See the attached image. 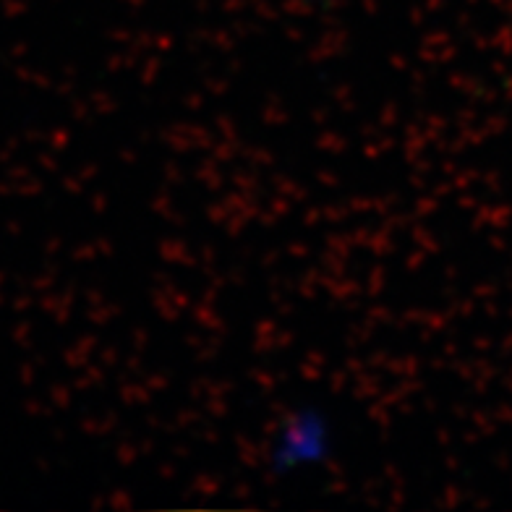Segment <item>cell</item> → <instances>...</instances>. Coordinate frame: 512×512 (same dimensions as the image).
<instances>
[{"mask_svg": "<svg viewBox=\"0 0 512 512\" xmlns=\"http://www.w3.org/2000/svg\"><path fill=\"white\" fill-rule=\"evenodd\" d=\"M335 447L332 418L322 405L290 408L270 437L267 458L275 473H298L327 463Z\"/></svg>", "mask_w": 512, "mask_h": 512, "instance_id": "obj_1", "label": "cell"}]
</instances>
